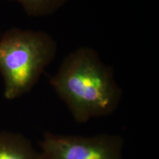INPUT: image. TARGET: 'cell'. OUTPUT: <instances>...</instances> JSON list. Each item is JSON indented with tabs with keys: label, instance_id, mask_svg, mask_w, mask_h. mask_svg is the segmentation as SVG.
<instances>
[{
	"label": "cell",
	"instance_id": "obj_4",
	"mask_svg": "<svg viewBox=\"0 0 159 159\" xmlns=\"http://www.w3.org/2000/svg\"><path fill=\"white\" fill-rule=\"evenodd\" d=\"M0 159H41L28 139L16 133L0 132Z\"/></svg>",
	"mask_w": 159,
	"mask_h": 159
},
{
	"label": "cell",
	"instance_id": "obj_5",
	"mask_svg": "<svg viewBox=\"0 0 159 159\" xmlns=\"http://www.w3.org/2000/svg\"><path fill=\"white\" fill-rule=\"evenodd\" d=\"M19 2L30 16H46L56 12L67 0H11Z\"/></svg>",
	"mask_w": 159,
	"mask_h": 159
},
{
	"label": "cell",
	"instance_id": "obj_1",
	"mask_svg": "<svg viewBox=\"0 0 159 159\" xmlns=\"http://www.w3.org/2000/svg\"><path fill=\"white\" fill-rule=\"evenodd\" d=\"M49 83L78 123L113 114L122 97L112 68L87 47L67 55Z\"/></svg>",
	"mask_w": 159,
	"mask_h": 159
},
{
	"label": "cell",
	"instance_id": "obj_3",
	"mask_svg": "<svg viewBox=\"0 0 159 159\" xmlns=\"http://www.w3.org/2000/svg\"><path fill=\"white\" fill-rule=\"evenodd\" d=\"M39 145L41 159H123L124 140L119 135L81 136L45 132Z\"/></svg>",
	"mask_w": 159,
	"mask_h": 159
},
{
	"label": "cell",
	"instance_id": "obj_2",
	"mask_svg": "<svg viewBox=\"0 0 159 159\" xmlns=\"http://www.w3.org/2000/svg\"><path fill=\"white\" fill-rule=\"evenodd\" d=\"M57 45L44 31L10 29L0 38V74L4 97L19 98L34 88L55 59Z\"/></svg>",
	"mask_w": 159,
	"mask_h": 159
}]
</instances>
